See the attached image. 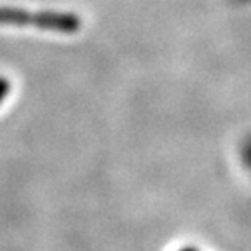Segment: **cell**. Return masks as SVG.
Wrapping results in <instances>:
<instances>
[{
	"instance_id": "cell-3",
	"label": "cell",
	"mask_w": 251,
	"mask_h": 251,
	"mask_svg": "<svg viewBox=\"0 0 251 251\" xmlns=\"http://www.w3.org/2000/svg\"><path fill=\"white\" fill-rule=\"evenodd\" d=\"M181 251H197V250H194V248H185V250H181Z\"/></svg>"
},
{
	"instance_id": "cell-2",
	"label": "cell",
	"mask_w": 251,
	"mask_h": 251,
	"mask_svg": "<svg viewBox=\"0 0 251 251\" xmlns=\"http://www.w3.org/2000/svg\"><path fill=\"white\" fill-rule=\"evenodd\" d=\"M243 159L248 164V168L251 169V138H248L246 143L243 145Z\"/></svg>"
},
{
	"instance_id": "cell-1",
	"label": "cell",
	"mask_w": 251,
	"mask_h": 251,
	"mask_svg": "<svg viewBox=\"0 0 251 251\" xmlns=\"http://www.w3.org/2000/svg\"><path fill=\"white\" fill-rule=\"evenodd\" d=\"M9 91H11V86H9V82L5 80L4 77H0V105L5 101Z\"/></svg>"
}]
</instances>
